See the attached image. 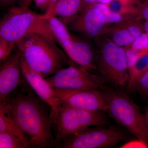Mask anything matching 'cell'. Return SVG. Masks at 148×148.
Masks as SVG:
<instances>
[{
    "instance_id": "32",
    "label": "cell",
    "mask_w": 148,
    "mask_h": 148,
    "mask_svg": "<svg viewBox=\"0 0 148 148\" xmlns=\"http://www.w3.org/2000/svg\"><path fill=\"white\" fill-rule=\"evenodd\" d=\"M114 1V0H103L102 3L106 4H108L109 3L111 2L112 1Z\"/></svg>"
},
{
    "instance_id": "18",
    "label": "cell",
    "mask_w": 148,
    "mask_h": 148,
    "mask_svg": "<svg viewBox=\"0 0 148 148\" xmlns=\"http://www.w3.org/2000/svg\"><path fill=\"white\" fill-rule=\"evenodd\" d=\"M31 147L15 135L6 132H0V148H29Z\"/></svg>"
},
{
    "instance_id": "11",
    "label": "cell",
    "mask_w": 148,
    "mask_h": 148,
    "mask_svg": "<svg viewBox=\"0 0 148 148\" xmlns=\"http://www.w3.org/2000/svg\"><path fill=\"white\" fill-rule=\"evenodd\" d=\"M64 23L86 38L94 40L101 35L106 24L96 3L85 7L75 17Z\"/></svg>"
},
{
    "instance_id": "21",
    "label": "cell",
    "mask_w": 148,
    "mask_h": 148,
    "mask_svg": "<svg viewBox=\"0 0 148 148\" xmlns=\"http://www.w3.org/2000/svg\"><path fill=\"white\" fill-rule=\"evenodd\" d=\"M16 46L0 40V62L1 64L8 58Z\"/></svg>"
},
{
    "instance_id": "34",
    "label": "cell",
    "mask_w": 148,
    "mask_h": 148,
    "mask_svg": "<svg viewBox=\"0 0 148 148\" xmlns=\"http://www.w3.org/2000/svg\"><path fill=\"white\" fill-rule=\"evenodd\" d=\"M147 1H148V0H147Z\"/></svg>"
},
{
    "instance_id": "27",
    "label": "cell",
    "mask_w": 148,
    "mask_h": 148,
    "mask_svg": "<svg viewBox=\"0 0 148 148\" xmlns=\"http://www.w3.org/2000/svg\"><path fill=\"white\" fill-rule=\"evenodd\" d=\"M103 0H82L83 8L88 5L98 3H102Z\"/></svg>"
},
{
    "instance_id": "17",
    "label": "cell",
    "mask_w": 148,
    "mask_h": 148,
    "mask_svg": "<svg viewBox=\"0 0 148 148\" xmlns=\"http://www.w3.org/2000/svg\"><path fill=\"white\" fill-rule=\"evenodd\" d=\"M8 132L13 134L30 145L10 113L4 106L2 105H0V132Z\"/></svg>"
},
{
    "instance_id": "31",
    "label": "cell",
    "mask_w": 148,
    "mask_h": 148,
    "mask_svg": "<svg viewBox=\"0 0 148 148\" xmlns=\"http://www.w3.org/2000/svg\"><path fill=\"white\" fill-rule=\"evenodd\" d=\"M145 31L146 34L148 35V21H146L144 24Z\"/></svg>"
},
{
    "instance_id": "12",
    "label": "cell",
    "mask_w": 148,
    "mask_h": 148,
    "mask_svg": "<svg viewBox=\"0 0 148 148\" xmlns=\"http://www.w3.org/2000/svg\"><path fill=\"white\" fill-rule=\"evenodd\" d=\"M56 91L63 103L87 110L107 112L103 92L99 89H59Z\"/></svg>"
},
{
    "instance_id": "7",
    "label": "cell",
    "mask_w": 148,
    "mask_h": 148,
    "mask_svg": "<svg viewBox=\"0 0 148 148\" xmlns=\"http://www.w3.org/2000/svg\"><path fill=\"white\" fill-rule=\"evenodd\" d=\"M57 42L73 63L91 72L96 71V51L91 44L72 34L68 27L57 16L47 19Z\"/></svg>"
},
{
    "instance_id": "26",
    "label": "cell",
    "mask_w": 148,
    "mask_h": 148,
    "mask_svg": "<svg viewBox=\"0 0 148 148\" xmlns=\"http://www.w3.org/2000/svg\"><path fill=\"white\" fill-rule=\"evenodd\" d=\"M57 1L58 0H49L48 8L47 11L44 14H42V17L43 19H45L47 16L50 14Z\"/></svg>"
},
{
    "instance_id": "30",
    "label": "cell",
    "mask_w": 148,
    "mask_h": 148,
    "mask_svg": "<svg viewBox=\"0 0 148 148\" xmlns=\"http://www.w3.org/2000/svg\"><path fill=\"white\" fill-rule=\"evenodd\" d=\"M145 114V117L146 121H147L148 127V106L146 108L145 112V114Z\"/></svg>"
},
{
    "instance_id": "15",
    "label": "cell",
    "mask_w": 148,
    "mask_h": 148,
    "mask_svg": "<svg viewBox=\"0 0 148 148\" xmlns=\"http://www.w3.org/2000/svg\"><path fill=\"white\" fill-rule=\"evenodd\" d=\"M83 8L82 0H58L46 20L52 16H59L64 23L77 15Z\"/></svg>"
},
{
    "instance_id": "8",
    "label": "cell",
    "mask_w": 148,
    "mask_h": 148,
    "mask_svg": "<svg viewBox=\"0 0 148 148\" xmlns=\"http://www.w3.org/2000/svg\"><path fill=\"white\" fill-rule=\"evenodd\" d=\"M127 139L128 137L126 134L117 127H89L72 135L63 143L56 145L55 147H112Z\"/></svg>"
},
{
    "instance_id": "20",
    "label": "cell",
    "mask_w": 148,
    "mask_h": 148,
    "mask_svg": "<svg viewBox=\"0 0 148 148\" xmlns=\"http://www.w3.org/2000/svg\"><path fill=\"white\" fill-rule=\"evenodd\" d=\"M135 90L144 98H148V70L138 80Z\"/></svg>"
},
{
    "instance_id": "5",
    "label": "cell",
    "mask_w": 148,
    "mask_h": 148,
    "mask_svg": "<svg viewBox=\"0 0 148 148\" xmlns=\"http://www.w3.org/2000/svg\"><path fill=\"white\" fill-rule=\"evenodd\" d=\"M96 69L104 82L119 87L127 85L129 72L125 49L100 35L95 39Z\"/></svg>"
},
{
    "instance_id": "6",
    "label": "cell",
    "mask_w": 148,
    "mask_h": 148,
    "mask_svg": "<svg viewBox=\"0 0 148 148\" xmlns=\"http://www.w3.org/2000/svg\"><path fill=\"white\" fill-rule=\"evenodd\" d=\"M108 123V119L105 112L87 110L63 103L55 125L57 128L55 138L56 145L72 135L88 127L105 126Z\"/></svg>"
},
{
    "instance_id": "16",
    "label": "cell",
    "mask_w": 148,
    "mask_h": 148,
    "mask_svg": "<svg viewBox=\"0 0 148 148\" xmlns=\"http://www.w3.org/2000/svg\"><path fill=\"white\" fill-rule=\"evenodd\" d=\"M148 70V48H145L138 51L134 66L128 71L129 77L127 85L128 91L130 92L135 90L138 80Z\"/></svg>"
},
{
    "instance_id": "2",
    "label": "cell",
    "mask_w": 148,
    "mask_h": 148,
    "mask_svg": "<svg viewBox=\"0 0 148 148\" xmlns=\"http://www.w3.org/2000/svg\"><path fill=\"white\" fill-rule=\"evenodd\" d=\"M55 43L42 35L31 34L24 37L16 47L28 66L46 78L72 64L71 60Z\"/></svg>"
},
{
    "instance_id": "4",
    "label": "cell",
    "mask_w": 148,
    "mask_h": 148,
    "mask_svg": "<svg viewBox=\"0 0 148 148\" xmlns=\"http://www.w3.org/2000/svg\"><path fill=\"white\" fill-rule=\"evenodd\" d=\"M101 89L110 116L137 138L148 144L147 125L145 114L141 112L139 106L121 91L103 86Z\"/></svg>"
},
{
    "instance_id": "33",
    "label": "cell",
    "mask_w": 148,
    "mask_h": 148,
    "mask_svg": "<svg viewBox=\"0 0 148 148\" xmlns=\"http://www.w3.org/2000/svg\"><path fill=\"white\" fill-rule=\"evenodd\" d=\"M146 48H148V42L147 43V47H146Z\"/></svg>"
},
{
    "instance_id": "3",
    "label": "cell",
    "mask_w": 148,
    "mask_h": 148,
    "mask_svg": "<svg viewBox=\"0 0 148 148\" xmlns=\"http://www.w3.org/2000/svg\"><path fill=\"white\" fill-rule=\"evenodd\" d=\"M31 34L42 35L57 42L50 24L38 14L22 7L9 9L0 21V40L16 46Z\"/></svg>"
},
{
    "instance_id": "9",
    "label": "cell",
    "mask_w": 148,
    "mask_h": 148,
    "mask_svg": "<svg viewBox=\"0 0 148 148\" xmlns=\"http://www.w3.org/2000/svg\"><path fill=\"white\" fill-rule=\"evenodd\" d=\"M45 78L52 87L59 89H99L104 82L101 77L72 64Z\"/></svg>"
},
{
    "instance_id": "13",
    "label": "cell",
    "mask_w": 148,
    "mask_h": 148,
    "mask_svg": "<svg viewBox=\"0 0 148 148\" xmlns=\"http://www.w3.org/2000/svg\"><path fill=\"white\" fill-rule=\"evenodd\" d=\"M142 20L136 16L108 26L106 24L101 35L107 37L116 45L127 47L145 32V23Z\"/></svg>"
},
{
    "instance_id": "24",
    "label": "cell",
    "mask_w": 148,
    "mask_h": 148,
    "mask_svg": "<svg viewBox=\"0 0 148 148\" xmlns=\"http://www.w3.org/2000/svg\"><path fill=\"white\" fill-rule=\"evenodd\" d=\"M120 148H148V144L145 141L137 138L123 144Z\"/></svg>"
},
{
    "instance_id": "1",
    "label": "cell",
    "mask_w": 148,
    "mask_h": 148,
    "mask_svg": "<svg viewBox=\"0 0 148 148\" xmlns=\"http://www.w3.org/2000/svg\"><path fill=\"white\" fill-rule=\"evenodd\" d=\"M4 106L18 125L31 148L55 147L51 111L25 81H21ZM51 110V109H50Z\"/></svg>"
},
{
    "instance_id": "19",
    "label": "cell",
    "mask_w": 148,
    "mask_h": 148,
    "mask_svg": "<svg viewBox=\"0 0 148 148\" xmlns=\"http://www.w3.org/2000/svg\"><path fill=\"white\" fill-rule=\"evenodd\" d=\"M96 5L103 14L106 24L119 23L128 19L120 14L111 10L106 4L98 3Z\"/></svg>"
},
{
    "instance_id": "14",
    "label": "cell",
    "mask_w": 148,
    "mask_h": 148,
    "mask_svg": "<svg viewBox=\"0 0 148 148\" xmlns=\"http://www.w3.org/2000/svg\"><path fill=\"white\" fill-rule=\"evenodd\" d=\"M21 57V51L18 49L1 64L0 104L5 103L7 98L16 90L22 81Z\"/></svg>"
},
{
    "instance_id": "29",
    "label": "cell",
    "mask_w": 148,
    "mask_h": 148,
    "mask_svg": "<svg viewBox=\"0 0 148 148\" xmlns=\"http://www.w3.org/2000/svg\"><path fill=\"white\" fill-rule=\"evenodd\" d=\"M34 1V0H23L21 6L24 8H29L30 5Z\"/></svg>"
},
{
    "instance_id": "22",
    "label": "cell",
    "mask_w": 148,
    "mask_h": 148,
    "mask_svg": "<svg viewBox=\"0 0 148 148\" xmlns=\"http://www.w3.org/2000/svg\"><path fill=\"white\" fill-rule=\"evenodd\" d=\"M148 42V35L143 33L138 37L130 45V47L133 50L139 51L146 48Z\"/></svg>"
},
{
    "instance_id": "23",
    "label": "cell",
    "mask_w": 148,
    "mask_h": 148,
    "mask_svg": "<svg viewBox=\"0 0 148 148\" xmlns=\"http://www.w3.org/2000/svg\"><path fill=\"white\" fill-rule=\"evenodd\" d=\"M141 19L148 21V1L142 0L138 5V16Z\"/></svg>"
},
{
    "instance_id": "25",
    "label": "cell",
    "mask_w": 148,
    "mask_h": 148,
    "mask_svg": "<svg viewBox=\"0 0 148 148\" xmlns=\"http://www.w3.org/2000/svg\"><path fill=\"white\" fill-rule=\"evenodd\" d=\"M34 1L37 8L45 11V12L47 11L48 8L49 0H34Z\"/></svg>"
},
{
    "instance_id": "28",
    "label": "cell",
    "mask_w": 148,
    "mask_h": 148,
    "mask_svg": "<svg viewBox=\"0 0 148 148\" xmlns=\"http://www.w3.org/2000/svg\"><path fill=\"white\" fill-rule=\"evenodd\" d=\"M17 0H0V4L2 7L11 5Z\"/></svg>"
},
{
    "instance_id": "10",
    "label": "cell",
    "mask_w": 148,
    "mask_h": 148,
    "mask_svg": "<svg viewBox=\"0 0 148 148\" xmlns=\"http://www.w3.org/2000/svg\"><path fill=\"white\" fill-rule=\"evenodd\" d=\"M22 76L32 90L41 100L49 106L53 125L57 121L58 112L63 102L56 89L52 87L45 78L31 69L21 57Z\"/></svg>"
}]
</instances>
